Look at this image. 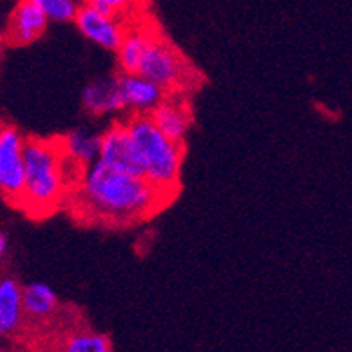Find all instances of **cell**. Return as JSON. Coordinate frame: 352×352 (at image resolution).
<instances>
[{
  "instance_id": "1",
  "label": "cell",
  "mask_w": 352,
  "mask_h": 352,
  "mask_svg": "<svg viewBox=\"0 0 352 352\" xmlns=\"http://www.w3.org/2000/svg\"><path fill=\"white\" fill-rule=\"evenodd\" d=\"M72 190L81 216L113 227L149 219L173 201L144 176L119 171L101 160L78 173Z\"/></svg>"
},
{
  "instance_id": "2",
  "label": "cell",
  "mask_w": 352,
  "mask_h": 352,
  "mask_svg": "<svg viewBox=\"0 0 352 352\" xmlns=\"http://www.w3.org/2000/svg\"><path fill=\"white\" fill-rule=\"evenodd\" d=\"M25 184L20 207L33 218H43L65 201L69 190H72L79 171L69 173V167H76L67 160L61 149L60 139L25 140Z\"/></svg>"
},
{
  "instance_id": "3",
  "label": "cell",
  "mask_w": 352,
  "mask_h": 352,
  "mask_svg": "<svg viewBox=\"0 0 352 352\" xmlns=\"http://www.w3.org/2000/svg\"><path fill=\"white\" fill-rule=\"evenodd\" d=\"M124 122L137 149L140 175L167 198L175 199L180 189L186 144L169 139L149 116H130Z\"/></svg>"
},
{
  "instance_id": "4",
  "label": "cell",
  "mask_w": 352,
  "mask_h": 352,
  "mask_svg": "<svg viewBox=\"0 0 352 352\" xmlns=\"http://www.w3.org/2000/svg\"><path fill=\"white\" fill-rule=\"evenodd\" d=\"M139 74L151 79L167 94H182L187 88H192L195 79L199 76L186 56L158 31L151 33L140 60Z\"/></svg>"
},
{
  "instance_id": "5",
  "label": "cell",
  "mask_w": 352,
  "mask_h": 352,
  "mask_svg": "<svg viewBox=\"0 0 352 352\" xmlns=\"http://www.w3.org/2000/svg\"><path fill=\"white\" fill-rule=\"evenodd\" d=\"M25 140L14 126L0 124V196L16 207L25 184Z\"/></svg>"
},
{
  "instance_id": "6",
  "label": "cell",
  "mask_w": 352,
  "mask_h": 352,
  "mask_svg": "<svg viewBox=\"0 0 352 352\" xmlns=\"http://www.w3.org/2000/svg\"><path fill=\"white\" fill-rule=\"evenodd\" d=\"M76 28L88 42L101 47L104 51L116 52L121 47L131 20L121 14L111 13L98 6L83 4L74 19Z\"/></svg>"
},
{
  "instance_id": "7",
  "label": "cell",
  "mask_w": 352,
  "mask_h": 352,
  "mask_svg": "<svg viewBox=\"0 0 352 352\" xmlns=\"http://www.w3.org/2000/svg\"><path fill=\"white\" fill-rule=\"evenodd\" d=\"M99 160L119 171L140 175L137 149L124 121H116L101 133ZM142 176V175H140Z\"/></svg>"
},
{
  "instance_id": "8",
  "label": "cell",
  "mask_w": 352,
  "mask_h": 352,
  "mask_svg": "<svg viewBox=\"0 0 352 352\" xmlns=\"http://www.w3.org/2000/svg\"><path fill=\"white\" fill-rule=\"evenodd\" d=\"M49 19L36 0H19L11 11L4 31V40L10 45L22 47L42 38Z\"/></svg>"
},
{
  "instance_id": "9",
  "label": "cell",
  "mask_w": 352,
  "mask_h": 352,
  "mask_svg": "<svg viewBox=\"0 0 352 352\" xmlns=\"http://www.w3.org/2000/svg\"><path fill=\"white\" fill-rule=\"evenodd\" d=\"M119 87H121L126 111L130 116H149L167 98V92L162 87H158L139 72L135 74L121 72Z\"/></svg>"
},
{
  "instance_id": "10",
  "label": "cell",
  "mask_w": 352,
  "mask_h": 352,
  "mask_svg": "<svg viewBox=\"0 0 352 352\" xmlns=\"http://www.w3.org/2000/svg\"><path fill=\"white\" fill-rule=\"evenodd\" d=\"M149 117L169 139L186 144L192 126V110L180 94H167V98L149 113Z\"/></svg>"
},
{
  "instance_id": "11",
  "label": "cell",
  "mask_w": 352,
  "mask_h": 352,
  "mask_svg": "<svg viewBox=\"0 0 352 352\" xmlns=\"http://www.w3.org/2000/svg\"><path fill=\"white\" fill-rule=\"evenodd\" d=\"M83 108L96 117L117 116L126 111L124 99H122L121 87H119V76L94 79L81 94Z\"/></svg>"
},
{
  "instance_id": "12",
  "label": "cell",
  "mask_w": 352,
  "mask_h": 352,
  "mask_svg": "<svg viewBox=\"0 0 352 352\" xmlns=\"http://www.w3.org/2000/svg\"><path fill=\"white\" fill-rule=\"evenodd\" d=\"M61 149L72 166L85 169L90 164L99 160V148H101V135L79 126L60 137Z\"/></svg>"
},
{
  "instance_id": "13",
  "label": "cell",
  "mask_w": 352,
  "mask_h": 352,
  "mask_svg": "<svg viewBox=\"0 0 352 352\" xmlns=\"http://www.w3.org/2000/svg\"><path fill=\"white\" fill-rule=\"evenodd\" d=\"M153 31L155 29H151L149 25H139L131 20L130 29H128L121 47L116 51L117 65L121 72H128V74L139 72L140 60H142V54Z\"/></svg>"
},
{
  "instance_id": "14",
  "label": "cell",
  "mask_w": 352,
  "mask_h": 352,
  "mask_svg": "<svg viewBox=\"0 0 352 352\" xmlns=\"http://www.w3.org/2000/svg\"><path fill=\"white\" fill-rule=\"evenodd\" d=\"M23 313V287L11 277L0 278V334L16 331Z\"/></svg>"
},
{
  "instance_id": "15",
  "label": "cell",
  "mask_w": 352,
  "mask_h": 352,
  "mask_svg": "<svg viewBox=\"0 0 352 352\" xmlns=\"http://www.w3.org/2000/svg\"><path fill=\"white\" fill-rule=\"evenodd\" d=\"M58 307V297L49 284L31 283L23 287V309L34 318H47Z\"/></svg>"
},
{
  "instance_id": "16",
  "label": "cell",
  "mask_w": 352,
  "mask_h": 352,
  "mask_svg": "<svg viewBox=\"0 0 352 352\" xmlns=\"http://www.w3.org/2000/svg\"><path fill=\"white\" fill-rule=\"evenodd\" d=\"M63 352H111V342L107 334L79 331L67 338Z\"/></svg>"
},
{
  "instance_id": "17",
  "label": "cell",
  "mask_w": 352,
  "mask_h": 352,
  "mask_svg": "<svg viewBox=\"0 0 352 352\" xmlns=\"http://www.w3.org/2000/svg\"><path fill=\"white\" fill-rule=\"evenodd\" d=\"M38 6L47 14L49 22L65 23L74 22L76 14L81 10V0H36Z\"/></svg>"
},
{
  "instance_id": "18",
  "label": "cell",
  "mask_w": 352,
  "mask_h": 352,
  "mask_svg": "<svg viewBox=\"0 0 352 352\" xmlns=\"http://www.w3.org/2000/svg\"><path fill=\"white\" fill-rule=\"evenodd\" d=\"M83 4L98 6L102 10L111 11V13H117L124 16L128 20H133L139 11L142 10L148 0H81Z\"/></svg>"
},
{
  "instance_id": "19",
  "label": "cell",
  "mask_w": 352,
  "mask_h": 352,
  "mask_svg": "<svg viewBox=\"0 0 352 352\" xmlns=\"http://www.w3.org/2000/svg\"><path fill=\"white\" fill-rule=\"evenodd\" d=\"M6 252H8V237H6L4 232H0V264L4 261Z\"/></svg>"
},
{
  "instance_id": "20",
  "label": "cell",
  "mask_w": 352,
  "mask_h": 352,
  "mask_svg": "<svg viewBox=\"0 0 352 352\" xmlns=\"http://www.w3.org/2000/svg\"><path fill=\"white\" fill-rule=\"evenodd\" d=\"M0 49H2V34H0Z\"/></svg>"
}]
</instances>
